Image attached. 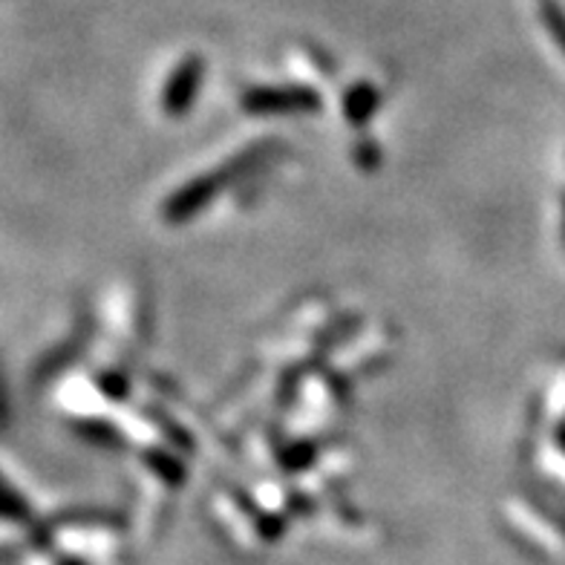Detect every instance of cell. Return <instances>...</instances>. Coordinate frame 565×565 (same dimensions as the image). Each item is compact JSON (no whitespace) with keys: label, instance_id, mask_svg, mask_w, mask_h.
Masks as SVG:
<instances>
[{"label":"cell","instance_id":"cell-1","mask_svg":"<svg viewBox=\"0 0 565 565\" xmlns=\"http://www.w3.org/2000/svg\"><path fill=\"white\" fill-rule=\"evenodd\" d=\"M545 15H548L551 30H554V35H557V41L565 46V18L559 15V12H557V9H554V7L545 9Z\"/></svg>","mask_w":565,"mask_h":565}]
</instances>
